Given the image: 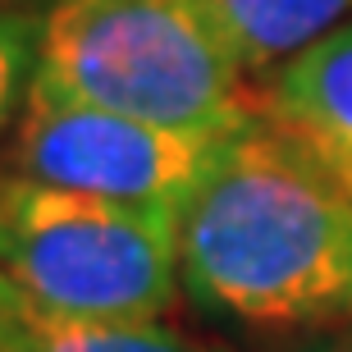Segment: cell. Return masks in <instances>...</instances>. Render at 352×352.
Instances as JSON below:
<instances>
[{
	"mask_svg": "<svg viewBox=\"0 0 352 352\" xmlns=\"http://www.w3.org/2000/svg\"><path fill=\"white\" fill-rule=\"evenodd\" d=\"M0 352H19V348L10 343V334H5V329H0Z\"/></svg>",
	"mask_w": 352,
	"mask_h": 352,
	"instance_id": "30bf717a",
	"label": "cell"
},
{
	"mask_svg": "<svg viewBox=\"0 0 352 352\" xmlns=\"http://www.w3.org/2000/svg\"><path fill=\"white\" fill-rule=\"evenodd\" d=\"M197 10L252 78H274L288 60L352 23V0H197Z\"/></svg>",
	"mask_w": 352,
	"mask_h": 352,
	"instance_id": "8992f818",
	"label": "cell"
},
{
	"mask_svg": "<svg viewBox=\"0 0 352 352\" xmlns=\"http://www.w3.org/2000/svg\"><path fill=\"white\" fill-rule=\"evenodd\" d=\"M261 96L265 115L352 192V23L288 60Z\"/></svg>",
	"mask_w": 352,
	"mask_h": 352,
	"instance_id": "5b68a950",
	"label": "cell"
},
{
	"mask_svg": "<svg viewBox=\"0 0 352 352\" xmlns=\"http://www.w3.org/2000/svg\"><path fill=\"white\" fill-rule=\"evenodd\" d=\"M0 279L82 320H160L183 293L179 220L0 165Z\"/></svg>",
	"mask_w": 352,
	"mask_h": 352,
	"instance_id": "3957f363",
	"label": "cell"
},
{
	"mask_svg": "<svg viewBox=\"0 0 352 352\" xmlns=\"http://www.w3.org/2000/svg\"><path fill=\"white\" fill-rule=\"evenodd\" d=\"M229 138L234 133L165 129L101 105L69 101L46 87H28L14 142L0 165L51 188L183 220Z\"/></svg>",
	"mask_w": 352,
	"mask_h": 352,
	"instance_id": "277c9868",
	"label": "cell"
},
{
	"mask_svg": "<svg viewBox=\"0 0 352 352\" xmlns=\"http://www.w3.org/2000/svg\"><path fill=\"white\" fill-rule=\"evenodd\" d=\"M0 329L19 352H229L179 334L165 320H82L28 302L14 284L0 279Z\"/></svg>",
	"mask_w": 352,
	"mask_h": 352,
	"instance_id": "52a82bcc",
	"label": "cell"
},
{
	"mask_svg": "<svg viewBox=\"0 0 352 352\" xmlns=\"http://www.w3.org/2000/svg\"><path fill=\"white\" fill-rule=\"evenodd\" d=\"M32 87L165 129L238 133L261 87L197 0H46Z\"/></svg>",
	"mask_w": 352,
	"mask_h": 352,
	"instance_id": "7a4b0ae2",
	"label": "cell"
},
{
	"mask_svg": "<svg viewBox=\"0 0 352 352\" xmlns=\"http://www.w3.org/2000/svg\"><path fill=\"white\" fill-rule=\"evenodd\" d=\"M37 32L41 14L23 5H0V138L19 124L28 101L32 74H37Z\"/></svg>",
	"mask_w": 352,
	"mask_h": 352,
	"instance_id": "ba28073f",
	"label": "cell"
},
{
	"mask_svg": "<svg viewBox=\"0 0 352 352\" xmlns=\"http://www.w3.org/2000/svg\"><path fill=\"white\" fill-rule=\"evenodd\" d=\"M284 352H352V325L343 334H307V339L288 343Z\"/></svg>",
	"mask_w": 352,
	"mask_h": 352,
	"instance_id": "9c48e42d",
	"label": "cell"
},
{
	"mask_svg": "<svg viewBox=\"0 0 352 352\" xmlns=\"http://www.w3.org/2000/svg\"><path fill=\"white\" fill-rule=\"evenodd\" d=\"M179 279L224 320L352 325V192L270 115L252 119L183 210Z\"/></svg>",
	"mask_w": 352,
	"mask_h": 352,
	"instance_id": "6da1fadb",
	"label": "cell"
}]
</instances>
